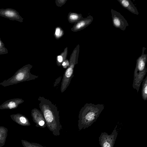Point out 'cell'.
<instances>
[{
	"label": "cell",
	"instance_id": "cell-13",
	"mask_svg": "<svg viewBox=\"0 0 147 147\" xmlns=\"http://www.w3.org/2000/svg\"><path fill=\"white\" fill-rule=\"evenodd\" d=\"M82 19L81 15L76 13H71L68 16V20L71 22H74Z\"/></svg>",
	"mask_w": 147,
	"mask_h": 147
},
{
	"label": "cell",
	"instance_id": "cell-7",
	"mask_svg": "<svg viewBox=\"0 0 147 147\" xmlns=\"http://www.w3.org/2000/svg\"><path fill=\"white\" fill-rule=\"evenodd\" d=\"M0 16L11 20H16L20 22H23V18L19 13L15 9L11 8L0 9Z\"/></svg>",
	"mask_w": 147,
	"mask_h": 147
},
{
	"label": "cell",
	"instance_id": "cell-12",
	"mask_svg": "<svg viewBox=\"0 0 147 147\" xmlns=\"http://www.w3.org/2000/svg\"><path fill=\"white\" fill-rule=\"evenodd\" d=\"M141 91L142 96L144 100H147V76L143 81Z\"/></svg>",
	"mask_w": 147,
	"mask_h": 147
},
{
	"label": "cell",
	"instance_id": "cell-19",
	"mask_svg": "<svg viewBox=\"0 0 147 147\" xmlns=\"http://www.w3.org/2000/svg\"></svg>",
	"mask_w": 147,
	"mask_h": 147
},
{
	"label": "cell",
	"instance_id": "cell-14",
	"mask_svg": "<svg viewBox=\"0 0 147 147\" xmlns=\"http://www.w3.org/2000/svg\"><path fill=\"white\" fill-rule=\"evenodd\" d=\"M12 116L17 118L18 119H19L20 122L23 124H28L29 123L28 119L26 117L21 114L18 113L15 115H12Z\"/></svg>",
	"mask_w": 147,
	"mask_h": 147
},
{
	"label": "cell",
	"instance_id": "cell-8",
	"mask_svg": "<svg viewBox=\"0 0 147 147\" xmlns=\"http://www.w3.org/2000/svg\"><path fill=\"white\" fill-rule=\"evenodd\" d=\"M31 113L36 127L42 128L46 127L45 119L40 111L36 108H34L32 110Z\"/></svg>",
	"mask_w": 147,
	"mask_h": 147
},
{
	"label": "cell",
	"instance_id": "cell-11",
	"mask_svg": "<svg viewBox=\"0 0 147 147\" xmlns=\"http://www.w3.org/2000/svg\"><path fill=\"white\" fill-rule=\"evenodd\" d=\"M121 5L131 13L138 15L139 12L135 7L130 0H117Z\"/></svg>",
	"mask_w": 147,
	"mask_h": 147
},
{
	"label": "cell",
	"instance_id": "cell-4",
	"mask_svg": "<svg viewBox=\"0 0 147 147\" xmlns=\"http://www.w3.org/2000/svg\"><path fill=\"white\" fill-rule=\"evenodd\" d=\"M146 48L143 47L141 55L137 59L134 75L132 86L138 92L140 85L147 71L146 64L147 61V55L144 52Z\"/></svg>",
	"mask_w": 147,
	"mask_h": 147
},
{
	"label": "cell",
	"instance_id": "cell-16",
	"mask_svg": "<svg viewBox=\"0 0 147 147\" xmlns=\"http://www.w3.org/2000/svg\"><path fill=\"white\" fill-rule=\"evenodd\" d=\"M63 34V32L59 28H57L55 30V35L56 37L59 38Z\"/></svg>",
	"mask_w": 147,
	"mask_h": 147
},
{
	"label": "cell",
	"instance_id": "cell-3",
	"mask_svg": "<svg viewBox=\"0 0 147 147\" xmlns=\"http://www.w3.org/2000/svg\"><path fill=\"white\" fill-rule=\"evenodd\" d=\"M32 67L29 64L24 65L18 70L11 77L0 83V85L6 87L37 78L38 76L32 74L30 72Z\"/></svg>",
	"mask_w": 147,
	"mask_h": 147
},
{
	"label": "cell",
	"instance_id": "cell-2",
	"mask_svg": "<svg viewBox=\"0 0 147 147\" xmlns=\"http://www.w3.org/2000/svg\"><path fill=\"white\" fill-rule=\"evenodd\" d=\"M104 107L103 104H86L79 112L78 123L79 130L88 128L95 122Z\"/></svg>",
	"mask_w": 147,
	"mask_h": 147
},
{
	"label": "cell",
	"instance_id": "cell-6",
	"mask_svg": "<svg viewBox=\"0 0 147 147\" xmlns=\"http://www.w3.org/2000/svg\"><path fill=\"white\" fill-rule=\"evenodd\" d=\"M111 11L113 26L116 28L124 31L129 26L127 21L119 12L113 9H111Z\"/></svg>",
	"mask_w": 147,
	"mask_h": 147
},
{
	"label": "cell",
	"instance_id": "cell-18",
	"mask_svg": "<svg viewBox=\"0 0 147 147\" xmlns=\"http://www.w3.org/2000/svg\"><path fill=\"white\" fill-rule=\"evenodd\" d=\"M61 76L59 77V78H58V79L56 80V81H55L54 83V86L55 87L56 85H57L59 83L61 79Z\"/></svg>",
	"mask_w": 147,
	"mask_h": 147
},
{
	"label": "cell",
	"instance_id": "cell-1",
	"mask_svg": "<svg viewBox=\"0 0 147 147\" xmlns=\"http://www.w3.org/2000/svg\"><path fill=\"white\" fill-rule=\"evenodd\" d=\"M38 100L39 102L40 111L45 119L46 126L54 136H59L60 131L62 127L57 107L50 100L43 97L40 96Z\"/></svg>",
	"mask_w": 147,
	"mask_h": 147
},
{
	"label": "cell",
	"instance_id": "cell-10",
	"mask_svg": "<svg viewBox=\"0 0 147 147\" xmlns=\"http://www.w3.org/2000/svg\"><path fill=\"white\" fill-rule=\"evenodd\" d=\"M93 20L92 16L90 15L87 18H83L78 21L74 26L73 30L77 31L83 29L89 25Z\"/></svg>",
	"mask_w": 147,
	"mask_h": 147
},
{
	"label": "cell",
	"instance_id": "cell-15",
	"mask_svg": "<svg viewBox=\"0 0 147 147\" xmlns=\"http://www.w3.org/2000/svg\"><path fill=\"white\" fill-rule=\"evenodd\" d=\"M8 52L7 49L5 47L4 43L0 38V55L7 54Z\"/></svg>",
	"mask_w": 147,
	"mask_h": 147
},
{
	"label": "cell",
	"instance_id": "cell-9",
	"mask_svg": "<svg viewBox=\"0 0 147 147\" xmlns=\"http://www.w3.org/2000/svg\"><path fill=\"white\" fill-rule=\"evenodd\" d=\"M24 101L22 99L18 98L11 99L6 101L0 105V109H15Z\"/></svg>",
	"mask_w": 147,
	"mask_h": 147
},
{
	"label": "cell",
	"instance_id": "cell-17",
	"mask_svg": "<svg viewBox=\"0 0 147 147\" xmlns=\"http://www.w3.org/2000/svg\"><path fill=\"white\" fill-rule=\"evenodd\" d=\"M27 147H46L37 143H29Z\"/></svg>",
	"mask_w": 147,
	"mask_h": 147
},
{
	"label": "cell",
	"instance_id": "cell-5",
	"mask_svg": "<svg viewBox=\"0 0 147 147\" xmlns=\"http://www.w3.org/2000/svg\"><path fill=\"white\" fill-rule=\"evenodd\" d=\"M117 126L114 128L111 134L109 135L102 132L99 137V142L101 147H113L118 134Z\"/></svg>",
	"mask_w": 147,
	"mask_h": 147
}]
</instances>
